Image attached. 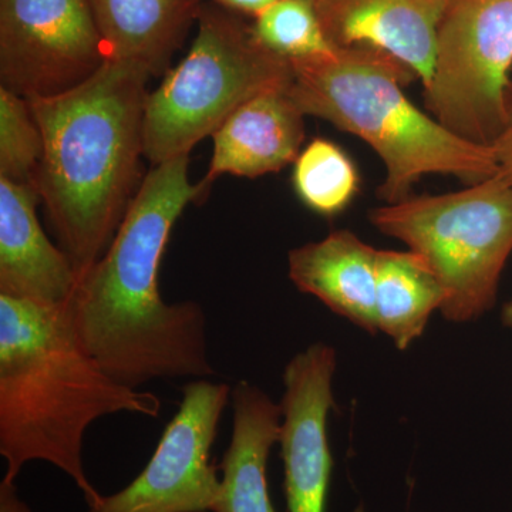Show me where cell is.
Listing matches in <instances>:
<instances>
[{
    "label": "cell",
    "instance_id": "6da1fadb",
    "mask_svg": "<svg viewBox=\"0 0 512 512\" xmlns=\"http://www.w3.org/2000/svg\"><path fill=\"white\" fill-rule=\"evenodd\" d=\"M188 156L153 165L103 256L79 275L63 312L84 349L113 379L140 389L158 379H208L205 315L192 301L167 303L158 272L175 222L198 185Z\"/></svg>",
    "mask_w": 512,
    "mask_h": 512
},
{
    "label": "cell",
    "instance_id": "7a4b0ae2",
    "mask_svg": "<svg viewBox=\"0 0 512 512\" xmlns=\"http://www.w3.org/2000/svg\"><path fill=\"white\" fill-rule=\"evenodd\" d=\"M158 417L157 394L113 379L84 349L63 308L0 295V456L16 483L30 461L66 473L90 507L103 495L84 470L94 421L116 413Z\"/></svg>",
    "mask_w": 512,
    "mask_h": 512
},
{
    "label": "cell",
    "instance_id": "3957f363",
    "mask_svg": "<svg viewBox=\"0 0 512 512\" xmlns=\"http://www.w3.org/2000/svg\"><path fill=\"white\" fill-rule=\"evenodd\" d=\"M150 77L109 59L76 89L28 100L43 136L37 191L79 275L107 251L136 195Z\"/></svg>",
    "mask_w": 512,
    "mask_h": 512
},
{
    "label": "cell",
    "instance_id": "277c9868",
    "mask_svg": "<svg viewBox=\"0 0 512 512\" xmlns=\"http://www.w3.org/2000/svg\"><path fill=\"white\" fill-rule=\"evenodd\" d=\"M291 64L288 93L302 113L359 137L382 160L377 197L384 204L409 198L426 175L470 185L500 173L493 148L458 137L414 106L403 89L416 74L393 57L349 47Z\"/></svg>",
    "mask_w": 512,
    "mask_h": 512
},
{
    "label": "cell",
    "instance_id": "5b68a950",
    "mask_svg": "<svg viewBox=\"0 0 512 512\" xmlns=\"http://www.w3.org/2000/svg\"><path fill=\"white\" fill-rule=\"evenodd\" d=\"M292 64L256 40L231 10L201 5L187 56L148 93L144 157L153 165L188 156L242 103L289 87Z\"/></svg>",
    "mask_w": 512,
    "mask_h": 512
},
{
    "label": "cell",
    "instance_id": "8992f818",
    "mask_svg": "<svg viewBox=\"0 0 512 512\" xmlns=\"http://www.w3.org/2000/svg\"><path fill=\"white\" fill-rule=\"evenodd\" d=\"M369 218L433 269L446 292L444 318L470 322L493 308L512 254V183L503 174L460 191L410 195Z\"/></svg>",
    "mask_w": 512,
    "mask_h": 512
},
{
    "label": "cell",
    "instance_id": "52a82bcc",
    "mask_svg": "<svg viewBox=\"0 0 512 512\" xmlns=\"http://www.w3.org/2000/svg\"><path fill=\"white\" fill-rule=\"evenodd\" d=\"M512 0H451L424 101L458 137L493 148L507 123Z\"/></svg>",
    "mask_w": 512,
    "mask_h": 512
},
{
    "label": "cell",
    "instance_id": "ba28073f",
    "mask_svg": "<svg viewBox=\"0 0 512 512\" xmlns=\"http://www.w3.org/2000/svg\"><path fill=\"white\" fill-rule=\"evenodd\" d=\"M109 60L87 0H0V82L26 100L76 89Z\"/></svg>",
    "mask_w": 512,
    "mask_h": 512
},
{
    "label": "cell",
    "instance_id": "9c48e42d",
    "mask_svg": "<svg viewBox=\"0 0 512 512\" xmlns=\"http://www.w3.org/2000/svg\"><path fill=\"white\" fill-rule=\"evenodd\" d=\"M228 384L192 379L153 457L136 480L89 512H214L221 493L211 450L231 400Z\"/></svg>",
    "mask_w": 512,
    "mask_h": 512
},
{
    "label": "cell",
    "instance_id": "30bf717a",
    "mask_svg": "<svg viewBox=\"0 0 512 512\" xmlns=\"http://www.w3.org/2000/svg\"><path fill=\"white\" fill-rule=\"evenodd\" d=\"M336 350L313 343L286 366L278 443L285 467L288 512H326L333 458L328 416L335 409Z\"/></svg>",
    "mask_w": 512,
    "mask_h": 512
},
{
    "label": "cell",
    "instance_id": "8fae6325",
    "mask_svg": "<svg viewBox=\"0 0 512 512\" xmlns=\"http://www.w3.org/2000/svg\"><path fill=\"white\" fill-rule=\"evenodd\" d=\"M336 49L376 50L409 67L423 87L436 67L441 23L451 0H313Z\"/></svg>",
    "mask_w": 512,
    "mask_h": 512
},
{
    "label": "cell",
    "instance_id": "7c38bea8",
    "mask_svg": "<svg viewBox=\"0 0 512 512\" xmlns=\"http://www.w3.org/2000/svg\"><path fill=\"white\" fill-rule=\"evenodd\" d=\"M36 185L0 177V295L64 308L79 274L37 218Z\"/></svg>",
    "mask_w": 512,
    "mask_h": 512
},
{
    "label": "cell",
    "instance_id": "4fadbf2b",
    "mask_svg": "<svg viewBox=\"0 0 512 512\" xmlns=\"http://www.w3.org/2000/svg\"><path fill=\"white\" fill-rule=\"evenodd\" d=\"M305 114L288 87L266 90L242 103L212 134L208 173L198 183V202L221 175L256 178L295 163L305 140Z\"/></svg>",
    "mask_w": 512,
    "mask_h": 512
},
{
    "label": "cell",
    "instance_id": "5bb4252c",
    "mask_svg": "<svg viewBox=\"0 0 512 512\" xmlns=\"http://www.w3.org/2000/svg\"><path fill=\"white\" fill-rule=\"evenodd\" d=\"M377 255L379 249L339 229L289 251V278L302 293L375 335Z\"/></svg>",
    "mask_w": 512,
    "mask_h": 512
},
{
    "label": "cell",
    "instance_id": "9a60e30c",
    "mask_svg": "<svg viewBox=\"0 0 512 512\" xmlns=\"http://www.w3.org/2000/svg\"><path fill=\"white\" fill-rule=\"evenodd\" d=\"M231 441L221 463V493L214 512H276L269 495V454L279 440V404L241 380L231 389Z\"/></svg>",
    "mask_w": 512,
    "mask_h": 512
},
{
    "label": "cell",
    "instance_id": "2e32d148",
    "mask_svg": "<svg viewBox=\"0 0 512 512\" xmlns=\"http://www.w3.org/2000/svg\"><path fill=\"white\" fill-rule=\"evenodd\" d=\"M107 56L137 64L151 76L168 72L171 57L197 22L202 0H87Z\"/></svg>",
    "mask_w": 512,
    "mask_h": 512
},
{
    "label": "cell",
    "instance_id": "e0dca14e",
    "mask_svg": "<svg viewBox=\"0 0 512 512\" xmlns=\"http://www.w3.org/2000/svg\"><path fill=\"white\" fill-rule=\"evenodd\" d=\"M446 292L433 269L413 251L379 249L376 269L377 329L399 350L423 335L434 311L443 308Z\"/></svg>",
    "mask_w": 512,
    "mask_h": 512
},
{
    "label": "cell",
    "instance_id": "ac0fdd59",
    "mask_svg": "<svg viewBox=\"0 0 512 512\" xmlns=\"http://www.w3.org/2000/svg\"><path fill=\"white\" fill-rule=\"evenodd\" d=\"M292 183L306 208L320 217L332 218L355 200L360 175L352 158L338 144L315 138L293 163Z\"/></svg>",
    "mask_w": 512,
    "mask_h": 512
},
{
    "label": "cell",
    "instance_id": "d6986e66",
    "mask_svg": "<svg viewBox=\"0 0 512 512\" xmlns=\"http://www.w3.org/2000/svg\"><path fill=\"white\" fill-rule=\"evenodd\" d=\"M252 30L265 49L288 62L318 59L336 50L313 0H276L255 16Z\"/></svg>",
    "mask_w": 512,
    "mask_h": 512
},
{
    "label": "cell",
    "instance_id": "ffe728a7",
    "mask_svg": "<svg viewBox=\"0 0 512 512\" xmlns=\"http://www.w3.org/2000/svg\"><path fill=\"white\" fill-rule=\"evenodd\" d=\"M43 136L29 101L0 87V177L36 185Z\"/></svg>",
    "mask_w": 512,
    "mask_h": 512
},
{
    "label": "cell",
    "instance_id": "44dd1931",
    "mask_svg": "<svg viewBox=\"0 0 512 512\" xmlns=\"http://www.w3.org/2000/svg\"><path fill=\"white\" fill-rule=\"evenodd\" d=\"M493 150L500 165V174L512 183V84L508 93L507 123L501 136L495 141Z\"/></svg>",
    "mask_w": 512,
    "mask_h": 512
},
{
    "label": "cell",
    "instance_id": "7402d4cb",
    "mask_svg": "<svg viewBox=\"0 0 512 512\" xmlns=\"http://www.w3.org/2000/svg\"><path fill=\"white\" fill-rule=\"evenodd\" d=\"M0 512H32L29 505L20 498L15 483L6 480L0 483Z\"/></svg>",
    "mask_w": 512,
    "mask_h": 512
},
{
    "label": "cell",
    "instance_id": "603a6c76",
    "mask_svg": "<svg viewBox=\"0 0 512 512\" xmlns=\"http://www.w3.org/2000/svg\"><path fill=\"white\" fill-rule=\"evenodd\" d=\"M220 8L231 10V12L248 13V15H258L262 10L269 8L276 0H211Z\"/></svg>",
    "mask_w": 512,
    "mask_h": 512
},
{
    "label": "cell",
    "instance_id": "cb8c5ba5",
    "mask_svg": "<svg viewBox=\"0 0 512 512\" xmlns=\"http://www.w3.org/2000/svg\"><path fill=\"white\" fill-rule=\"evenodd\" d=\"M501 319H503L505 326L512 329V299L505 303L503 313H501Z\"/></svg>",
    "mask_w": 512,
    "mask_h": 512
}]
</instances>
